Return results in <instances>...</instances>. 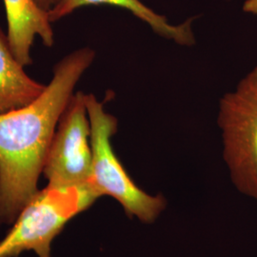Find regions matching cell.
<instances>
[{"instance_id": "5", "label": "cell", "mask_w": 257, "mask_h": 257, "mask_svg": "<svg viewBox=\"0 0 257 257\" xmlns=\"http://www.w3.org/2000/svg\"><path fill=\"white\" fill-rule=\"evenodd\" d=\"M85 95L74 92L57 124L42 173L48 186L63 189L91 186V126Z\"/></svg>"}, {"instance_id": "6", "label": "cell", "mask_w": 257, "mask_h": 257, "mask_svg": "<svg viewBox=\"0 0 257 257\" xmlns=\"http://www.w3.org/2000/svg\"><path fill=\"white\" fill-rule=\"evenodd\" d=\"M90 5H110L127 10L136 18L147 24L156 35L166 40L173 41L177 45L191 47L196 42L193 30L194 19H187L182 23L175 25L169 22L164 16L148 7L141 0H59L48 12L49 20L53 23L72 14L74 10Z\"/></svg>"}, {"instance_id": "9", "label": "cell", "mask_w": 257, "mask_h": 257, "mask_svg": "<svg viewBox=\"0 0 257 257\" xmlns=\"http://www.w3.org/2000/svg\"><path fill=\"white\" fill-rule=\"evenodd\" d=\"M243 11L246 14L257 16V0H244Z\"/></svg>"}, {"instance_id": "10", "label": "cell", "mask_w": 257, "mask_h": 257, "mask_svg": "<svg viewBox=\"0 0 257 257\" xmlns=\"http://www.w3.org/2000/svg\"><path fill=\"white\" fill-rule=\"evenodd\" d=\"M35 1H36L37 6H38L40 9L48 13L50 10L52 9V8L55 6V4H56L59 0H35Z\"/></svg>"}, {"instance_id": "1", "label": "cell", "mask_w": 257, "mask_h": 257, "mask_svg": "<svg viewBox=\"0 0 257 257\" xmlns=\"http://www.w3.org/2000/svg\"><path fill=\"white\" fill-rule=\"evenodd\" d=\"M94 58L91 48L75 50L55 66L52 80L35 101L0 114V225L13 224L39 191L57 124Z\"/></svg>"}, {"instance_id": "8", "label": "cell", "mask_w": 257, "mask_h": 257, "mask_svg": "<svg viewBox=\"0 0 257 257\" xmlns=\"http://www.w3.org/2000/svg\"><path fill=\"white\" fill-rule=\"evenodd\" d=\"M23 68L0 28V114L27 106L45 90L46 86L31 78Z\"/></svg>"}, {"instance_id": "2", "label": "cell", "mask_w": 257, "mask_h": 257, "mask_svg": "<svg viewBox=\"0 0 257 257\" xmlns=\"http://www.w3.org/2000/svg\"><path fill=\"white\" fill-rule=\"evenodd\" d=\"M85 100L91 126L92 189L99 197L116 200L130 218L143 224L155 223L165 211L167 199L162 194L145 192L134 182L111 145L118 128L117 118L105 110L94 94L86 93Z\"/></svg>"}, {"instance_id": "11", "label": "cell", "mask_w": 257, "mask_h": 257, "mask_svg": "<svg viewBox=\"0 0 257 257\" xmlns=\"http://www.w3.org/2000/svg\"><path fill=\"white\" fill-rule=\"evenodd\" d=\"M51 257H52V256H51Z\"/></svg>"}, {"instance_id": "4", "label": "cell", "mask_w": 257, "mask_h": 257, "mask_svg": "<svg viewBox=\"0 0 257 257\" xmlns=\"http://www.w3.org/2000/svg\"><path fill=\"white\" fill-rule=\"evenodd\" d=\"M98 198L92 186L72 189L47 186L39 190L0 241V257H18L25 251H34L38 257L52 256V243L66 224Z\"/></svg>"}, {"instance_id": "3", "label": "cell", "mask_w": 257, "mask_h": 257, "mask_svg": "<svg viewBox=\"0 0 257 257\" xmlns=\"http://www.w3.org/2000/svg\"><path fill=\"white\" fill-rule=\"evenodd\" d=\"M217 125L231 183L257 202V65L221 96Z\"/></svg>"}, {"instance_id": "7", "label": "cell", "mask_w": 257, "mask_h": 257, "mask_svg": "<svg viewBox=\"0 0 257 257\" xmlns=\"http://www.w3.org/2000/svg\"><path fill=\"white\" fill-rule=\"evenodd\" d=\"M4 4L12 50L22 66L32 64L31 49L35 37L38 36L48 47L55 42L48 13L40 9L35 0H4Z\"/></svg>"}]
</instances>
